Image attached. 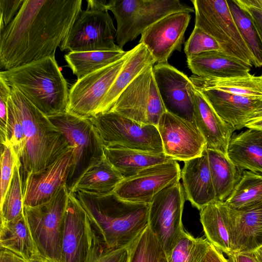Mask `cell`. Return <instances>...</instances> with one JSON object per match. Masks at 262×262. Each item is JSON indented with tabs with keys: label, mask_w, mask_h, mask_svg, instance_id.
Instances as JSON below:
<instances>
[{
	"label": "cell",
	"mask_w": 262,
	"mask_h": 262,
	"mask_svg": "<svg viewBox=\"0 0 262 262\" xmlns=\"http://www.w3.org/2000/svg\"><path fill=\"white\" fill-rule=\"evenodd\" d=\"M82 4L81 0H24L11 22L0 29V68L55 57Z\"/></svg>",
	"instance_id": "cell-1"
},
{
	"label": "cell",
	"mask_w": 262,
	"mask_h": 262,
	"mask_svg": "<svg viewBox=\"0 0 262 262\" xmlns=\"http://www.w3.org/2000/svg\"><path fill=\"white\" fill-rule=\"evenodd\" d=\"M72 193L85 210L105 250L128 247L148 226L149 204L127 201L114 192Z\"/></svg>",
	"instance_id": "cell-2"
},
{
	"label": "cell",
	"mask_w": 262,
	"mask_h": 262,
	"mask_svg": "<svg viewBox=\"0 0 262 262\" xmlns=\"http://www.w3.org/2000/svg\"><path fill=\"white\" fill-rule=\"evenodd\" d=\"M10 97L19 114L26 139V152L21 167L23 184L28 173L44 170L72 148L62 133L48 117L16 88Z\"/></svg>",
	"instance_id": "cell-3"
},
{
	"label": "cell",
	"mask_w": 262,
	"mask_h": 262,
	"mask_svg": "<svg viewBox=\"0 0 262 262\" xmlns=\"http://www.w3.org/2000/svg\"><path fill=\"white\" fill-rule=\"evenodd\" d=\"M0 76L47 116L67 111L69 90L55 57L2 71Z\"/></svg>",
	"instance_id": "cell-4"
},
{
	"label": "cell",
	"mask_w": 262,
	"mask_h": 262,
	"mask_svg": "<svg viewBox=\"0 0 262 262\" xmlns=\"http://www.w3.org/2000/svg\"><path fill=\"white\" fill-rule=\"evenodd\" d=\"M107 9L117 21L115 41L121 49L161 18L176 12H194L193 7L179 0H110Z\"/></svg>",
	"instance_id": "cell-5"
},
{
	"label": "cell",
	"mask_w": 262,
	"mask_h": 262,
	"mask_svg": "<svg viewBox=\"0 0 262 262\" xmlns=\"http://www.w3.org/2000/svg\"><path fill=\"white\" fill-rule=\"evenodd\" d=\"M70 192L62 186L48 202L34 207L24 206L30 233L40 254L60 262L65 214Z\"/></svg>",
	"instance_id": "cell-6"
},
{
	"label": "cell",
	"mask_w": 262,
	"mask_h": 262,
	"mask_svg": "<svg viewBox=\"0 0 262 262\" xmlns=\"http://www.w3.org/2000/svg\"><path fill=\"white\" fill-rule=\"evenodd\" d=\"M195 13L194 27L213 37L221 51L251 68L254 57L241 35L226 0H191Z\"/></svg>",
	"instance_id": "cell-7"
},
{
	"label": "cell",
	"mask_w": 262,
	"mask_h": 262,
	"mask_svg": "<svg viewBox=\"0 0 262 262\" xmlns=\"http://www.w3.org/2000/svg\"><path fill=\"white\" fill-rule=\"evenodd\" d=\"M73 149L66 186L70 192L82 174L104 156L102 142L91 120L64 112L47 116Z\"/></svg>",
	"instance_id": "cell-8"
},
{
	"label": "cell",
	"mask_w": 262,
	"mask_h": 262,
	"mask_svg": "<svg viewBox=\"0 0 262 262\" xmlns=\"http://www.w3.org/2000/svg\"><path fill=\"white\" fill-rule=\"evenodd\" d=\"M103 146L164 153L157 127L144 124L109 111L90 119Z\"/></svg>",
	"instance_id": "cell-9"
},
{
	"label": "cell",
	"mask_w": 262,
	"mask_h": 262,
	"mask_svg": "<svg viewBox=\"0 0 262 262\" xmlns=\"http://www.w3.org/2000/svg\"><path fill=\"white\" fill-rule=\"evenodd\" d=\"M107 9L81 10L59 46L61 51L120 50L115 43L116 29ZM123 50V49H122Z\"/></svg>",
	"instance_id": "cell-10"
},
{
	"label": "cell",
	"mask_w": 262,
	"mask_h": 262,
	"mask_svg": "<svg viewBox=\"0 0 262 262\" xmlns=\"http://www.w3.org/2000/svg\"><path fill=\"white\" fill-rule=\"evenodd\" d=\"M150 66L139 74L124 89L110 111L139 123L157 126L166 111Z\"/></svg>",
	"instance_id": "cell-11"
},
{
	"label": "cell",
	"mask_w": 262,
	"mask_h": 262,
	"mask_svg": "<svg viewBox=\"0 0 262 262\" xmlns=\"http://www.w3.org/2000/svg\"><path fill=\"white\" fill-rule=\"evenodd\" d=\"M104 249L85 210L70 193L66 210L60 262H93Z\"/></svg>",
	"instance_id": "cell-12"
},
{
	"label": "cell",
	"mask_w": 262,
	"mask_h": 262,
	"mask_svg": "<svg viewBox=\"0 0 262 262\" xmlns=\"http://www.w3.org/2000/svg\"><path fill=\"white\" fill-rule=\"evenodd\" d=\"M185 193L180 181L157 194L149 205L148 226L167 253L184 232Z\"/></svg>",
	"instance_id": "cell-13"
},
{
	"label": "cell",
	"mask_w": 262,
	"mask_h": 262,
	"mask_svg": "<svg viewBox=\"0 0 262 262\" xmlns=\"http://www.w3.org/2000/svg\"><path fill=\"white\" fill-rule=\"evenodd\" d=\"M130 53L131 50L115 63L77 80L69 90L67 112L88 119L97 115Z\"/></svg>",
	"instance_id": "cell-14"
},
{
	"label": "cell",
	"mask_w": 262,
	"mask_h": 262,
	"mask_svg": "<svg viewBox=\"0 0 262 262\" xmlns=\"http://www.w3.org/2000/svg\"><path fill=\"white\" fill-rule=\"evenodd\" d=\"M164 153L174 160L185 162L200 156L207 148L196 125L166 111L157 125Z\"/></svg>",
	"instance_id": "cell-15"
},
{
	"label": "cell",
	"mask_w": 262,
	"mask_h": 262,
	"mask_svg": "<svg viewBox=\"0 0 262 262\" xmlns=\"http://www.w3.org/2000/svg\"><path fill=\"white\" fill-rule=\"evenodd\" d=\"M181 170L174 160L142 170L124 179L114 193L131 202L149 204L153 198L168 186L180 181Z\"/></svg>",
	"instance_id": "cell-16"
},
{
	"label": "cell",
	"mask_w": 262,
	"mask_h": 262,
	"mask_svg": "<svg viewBox=\"0 0 262 262\" xmlns=\"http://www.w3.org/2000/svg\"><path fill=\"white\" fill-rule=\"evenodd\" d=\"M152 70L166 111L196 125L194 117L195 88L189 77L168 62L157 63Z\"/></svg>",
	"instance_id": "cell-17"
},
{
	"label": "cell",
	"mask_w": 262,
	"mask_h": 262,
	"mask_svg": "<svg viewBox=\"0 0 262 262\" xmlns=\"http://www.w3.org/2000/svg\"><path fill=\"white\" fill-rule=\"evenodd\" d=\"M191 18L186 12L170 14L145 30L139 43L146 47L157 63H167L174 51H181Z\"/></svg>",
	"instance_id": "cell-18"
},
{
	"label": "cell",
	"mask_w": 262,
	"mask_h": 262,
	"mask_svg": "<svg viewBox=\"0 0 262 262\" xmlns=\"http://www.w3.org/2000/svg\"><path fill=\"white\" fill-rule=\"evenodd\" d=\"M72 158L71 149L44 170L28 173L23 185L24 206L34 207L42 204L66 185Z\"/></svg>",
	"instance_id": "cell-19"
},
{
	"label": "cell",
	"mask_w": 262,
	"mask_h": 262,
	"mask_svg": "<svg viewBox=\"0 0 262 262\" xmlns=\"http://www.w3.org/2000/svg\"><path fill=\"white\" fill-rule=\"evenodd\" d=\"M181 178L186 199L198 209L216 200L207 148L200 156L184 162Z\"/></svg>",
	"instance_id": "cell-20"
},
{
	"label": "cell",
	"mask_w": 262,
	"mask_h": 262,
	"mask_svg": "<svg viewBox=\"0 0 262 262\" xmlns=\"http://www.w3.org/2000/svg\"><path fill=\"white\" fill-rule=\"evenodd\" d=\"M231 253L253 252L262 246V201L239 210L231 208Z\"/></svg>",
	"instance_id": "cell-21"
},
{
	"label": "cell",
	"mask_w": 262,
	"mask_h": 262,
	"mask_svg": "<svg viewBox=\"0 0 262 262\" xmlns=\"http://www.w3.org/2000/svg\"><path fill=\"white\" fill-rule=\"evenodd\" d=\"M194 117L196 125L206 140L207 148L227 155L229 141L235 130L219 116L195 89Z\"/></svg>",
	"instance_id": "cell-22"
},
{
	"label": "cell",
	"mask_w": 262,
	"mask_h": 262,
	"mask_svg": "<svg viewBox=\"0 0 262 262\" xmlns=\"http://www.w3.org/2000/svg\"><path fill=\"white\" fill-rule=\"evenodd\" d=\"M195 89L203 95L219 116L235 130L245 127L248 117L260 101L218 90Z\"/></svg>",
	"instance_id": "cell-23"
},
{
	"label": "cell",
	"mask_w": 262,
	"mask_h": 262,
	"mask_svg": "<svg viewBox=\"0 0 262 262\" xmlns=\"http://www.w3.org/2000/svg\"><path fill=\"white\" fill-rule=\"evenodd\" d=\"M200 222L208 241L225 254L232 251L231 208L216 200L200 210Z\"/></svg>",
	"instance_id": "cell-24"
},
{
	"label": "cell",
	"mask_w": 262,
	"mask_h": 262,
	"mask_svg": "<svg viewBox=\"0 0 262 262\" xmlns=\"http://www.w3.org/2000/svg\"><path fill=\"white\" fill-rule=\"evenodd\" d=\"M193 75L203 77L230 78L247 75L251 67L220 51H212L187 59Z\"/></svg>",
	"instance_id": "cell-25"
},
{
	"label": "cell",
	"mask_w": 262,
	"mask_h": 262,
	"mask_svg": "<svg viewBox=\"0 0 262 262\" xmlns=\"http://www.w3.org/2000/svg\"><path fill=\"white\" fill-rule=\"evenodd\" d=\"M227 155L241 170L262 173V130L248 128L232 135Z\"/></svg>",
	"instance_id": "cell-26"
},
{
	"label": "cell",
	"mask_w": 262,
	"mask_h": 262,
	"mask_svg": "<svg viewBox=\"0 0 262 262\" xmlns=\"http://www.w3.org/2000/svg\"><path fill=\"white\" fill-rule=\"evenodd\" d=\"M156 60L144 44L139 43L131 49L123 68L103 99L98 115L109 111L129 84L145 69L154 66Z\"/></svg>",
	"instance_id": "cell-27"
},
{
	"label": "cell",
	"mask_w": 262,
	"mask_h": 262,
	"mask_svg": "<svg viewBox=\"0 0 262 262\" xmlns=\"http://www.w3.org/2000/svg\"><path fill=\"white\" fill-rule=\"evenodd\" d=\"M123 179L120 173L104 156L82 174L70 193L80 191L100 195L109 194L114 192Z\"/></svg>",
	"instance_id": "cell-28"
},
{
	"label": "cell",
	"mask_w": 262,
	"mask_h": 262,
	"mask_svg": "<svg viewBox=\"0 0 262 262\" xmlns=\"http://www.w3.org/2000/svg\"><path fill=\"white\" fill-rule=\"evenodd\" d=\"M104 154L123 179L132 177L143 169L170 160L164 153H152L133 149L103 146Z\"/></svg>",
	"instance_id": "cell-29"
},
{
	"label": "cell",
	"mask_w": 262,
	"mask_h": 262,
	"mask_svg": "<svg viewBox=\"0 0 262 262\" xmlns=\"http://www.w3.org/2000/svg\"><path fill=\"white\" fill-rule=\"evenodd\" d=\"M195 89H215L255 100H262V74L230 78H211L192 75L189 77Z\"/></svg>",
	"instance_id": "cell-30"
},
{
	"label": "cell",
	"mask_w": 262,
	"mask_h": 262,
	"mask_svg": "<svg viewBox=\"0 0 262 262\" xmlns=\"http://www.w3.org/2000/svg\"><path fill=\"white\" fill-rule=\"evenodd\" d=\"M1 248L28 260L41 255L34 242L24 213L8 222H1Z\"/></svg>",
	"instance_id": "cell-31"
},
{
	"label": "cell",
	"mask_w": 262,
	"mask_h": 262,
	"mask_svg": "<svg viewBox=\"0 0 262 262\" xmlns=\"http://www.w3.org/2000/svg\"><path fill=\"white\" fill-rule=\"evenodd\" d=\"M207 152L216 199L225 201L240 179L243 171L234 165L227 155L207 148Z\"/></svg>",
	"instance_id": "cell-32"
},
{
	"label": "cell",
	"mask_w": 262,
	"mask_h": 262,
	"mask_svg": "<svg viewBox=\"0 0 262 262\" xmlns=\"http://www.w3.org/2000/svg\"><path fill=\"white\" fill-rule=\"evenodd\" d=\"M127 51L69 52L64 55L68 66L77 80L112 64L124 57Z\"/></svg>",
	"instance_id": "cell-33"
},
{
	"label": "cell",
	"mask_w": 262,
	"mask_h": 262,
	"mask_svg": "<svg viewBox=\"0 0 262 262\" xmlns=\"http://www.w3.org/2000/svg\"><path fill=\"white\" fill-rule=\"evenodd\" d=\"M262 201V173L244 170L240 179L225 202L239 210Z\"/></svg>",
	"instance_id": "cell-34"
},
{
	"label": "cell",
	"mask_w": 262,
	"mask_h": 262,
	"mask_svg": "<svg viewBox=\"0 0 262 262\" xmlns=\"http://www.w3.org/2000/svg\"><path fill=\"white\" fill-rule=\"evenodd\" d=\"M227 3L238 30L254 57L255 67H262V39L256 28L235 0Z\"/></svg>",
	"instance_id": "cell-35"
},
{
	"label": "cell",
	"mask_w": 262,
	"mask_h": 262,
	"mask_svg": "<svg viewBox=\"0 0 262 262\" xmlns=\"http://www.w3.org/2000/svg\"><path fill=\"white\" fill-rule=\"evenodd\" d=\"M128 262H168L162 245L148 226L128 246Z\"/></svg>",
	"instance_id": "cell-36"
},
{
	"label": "cell",
	"mask_w": 262,
	"mask_h": 262,
	"mask_svg": "<svg viewBox=\"0 0 262 262\" xmlns=\"http://www.w3.org/2000/svg\"><path fill=\"white\" fill-rule=\"evenodd\" d=\"M210 244L207 239L195 238L184 230L166 253L168 262H201Z\"/></svg>",
	"instance_id": "cell-37"
},
{
	"label": "cell",
	"mask_w": 262,
	"mask_h": 262,
	"mask_svg": "<svg viewBox=\"0 0 262 262\" xmlns=\"http://www.w3.org/2000/svg\"><path fill=\"white\" fill-rule=\"evenodd\" d=\"M24 212L23 180L21 164L15 167L13 178L3 203L0 205L1 222L11 221Z\"/></svg>",
	"instance_id": "cell-38"
},
{
	"label": "cell",
	"mask_w": 262,
	"mask_h": 262,
	"mask_svg": "<svg viewBox=\"0 0 262 262\" xmlns=\"http://www.w3.org/2000/svg\"><path fill=\"white\" fill-rule=\"evenodd\" d=\"M7 137L21 167L25 156L26 139L19 114L11 97L8 101Z\"/></svg>",
	"instance_id": "cell-39"
},
{
	"label": "cell",
	"mask_w": 262,
	"mask_h": 262,
	"mask_svg": "<svg viewBox=\"0 0 262 262\" xmlns=\"http://www.w3.org/2000/svg\"><path fill=\"white\" fill-rule=\"evenodd\" d=\"M1 144L0 205L3 203L10 186L15 167L17 163H20L9 141Z\"/></svg>",
	"instance_id": "cell-40"
},
{
	"label": "cell",
	"mask_w": 262,
	"mask_h": 262,
	"mask_svg": "<svg viewBox=\"0 0 262 262\" xmlns=\"http://www.w3.org/2000/svg\"><path fill=\"white\" fill-rule=\"evenodd\" d=\"M212 51H221L217 42L204 31L194 27L184 43V52L187 59L197 54Z\"/></svg>",
	"instance_id": "cell-41"
},
{
	"label": "cell",
	"mask_w": 262,
	"mask_h": 262,
	"mask_svg": "<svg viewBox=\"0 0 262 262\" xmlns=\"http://www.w3.org/2000/svg\"><path fill=\"white\" fill-rule=\"evenodd\" d=\"M11 88L0 76V130L1 142L8 141L7 137L8 101L10 97Z\"/></svg>",
	"instance_id": "cell-42"
},
{
	"label": "cell",
	"mask_w": 262,
	"mask_h": 262,
	"mask_svg": "<svg viewBox=\"0 0 262 262\" xmlns=\"http://www.w3.org/2000/svg\"><path fill=\"white\" fill-rule=\"evenodd\" d=\"M24 0H0V29L8 25L20 9Z\"/></svg>",
	"instance_id": "cell-43"
},
{
	"label": "cell",
	"mask_w": 262,
	"mask_h": 262,
	"mask_svg": "<svg viewBox=\"0 0 262 262\" xmlns=\"http://www.w3.org/2000/svg\"><path fill=\"white\" fill-rule=\"evenodd\" d=\"M128 247L113 250H103L93 262H128Z\"/></svg>",
	"instance_id": "cell-44"
},
{
	"label": "cell",
	"mask_w": 262,
	"mask_h": 262,
	"mask_svg": "<svg viewBox=\"0 0 262 262\" xmlns=\"http://www.w3.org/2000/svg\"><path fill=\"white\" fill-rule=\"evenodd\" d=\"M251 19L262 39V9L247 5L241 0H235Z\"/></svg>",
	"instance_id": "cell-45"
},
{
	"label": "cell",
	"mask_w": 262,
	"mask_h": 262,
	"mask_svg": "<svg viewBox=\"0 0 262 262\" xmlns=\"http://www.w3.org/2000/svg\"><path fill=\"white\" fill-rule=\"evenodd\" d=\"M262 130V100L259 103L248 117L245 127Z\"/></svg>",
	"instance_id": "cell-46"
},
{
	"label": "cell",
	"mask_w": 262,
	"mask_h": 262,
	"mask_svg": "<svg viewBox=\"0 0 262 262\" xmlns=\"http://www.w3.org/2000/svg\"><path fill=\"white\" fill-rule=\"evenodd\" d=\"M223 253L210 244L201 262H228Z\"/></svg>",
	"instance_id": "cell-47"
},
{
	"label": "cell",
	"mask_w": 262,
	"mask_h": 262,
	"mask_svg": "<svg viewBox=\"0 0 262 262\" xmlns=\"http://www.w3.org/2000/svg\"><path fill=\"white\" fill-rule=\"evenodd\" d=\"M228 262H258L253 252L226 254Z\"/></svg>",
	"instance_id": "cell-48"
},
{
	"label": "cell",
	"mask_w": 262,
	"mask_h": 262,
	"mask_svg": "<svg viewBox=\"0 0 262 262\" xmlns=\"http://www.w3.org/2000/svg\"><path fill=\"white\" fill-rule=\"evenodd\" d=\"M0 262H27V260L8 250L1 248Z\"/></svg>",
	"instance_id": "cell-49"
},
{
	"label": "cell",
	"mask_w": 262,
	"mask_h": 262,
	"mask_svg": "<svg viewBox=\"0 0 262 262\" xmlns=\"http://www.w3.org/2000/svg\"><path fill=\"white\" fill-rule=\"evenodd\" d=\"M241 1L247 5L262 9V0H241Z\"/></svg>",
	"instance_id": "cell-50"
},
{
	"label": "cell",
	"mask_w": 262,
	"mask_h": 262,
	"mask_svg": "<svg viewBox=\"0 0 262 262\" xmlns=\"http://www.w3.org/2000/svg\"><path fill=\"white\" fill-rule=\"evenodd\" d=\"M27 262H56L54 260L42 256L41 255L34 257L27 260Z\"/></svg>",
	"instance_id": "cell-51"
},
{
	"label": "cell",
	"mask_w": 262,
	"mask_h": 262,
	"mask_svg": "<svg viewBox=\"0 0 262 262\" xmlns=\"http://www.w3.org/2000/svg\"><path fill=\"white\" fill-rule=\"evenodd\" d=\"M253 253L258 262H262V246L254 251Z\"/></svg>",
	"instance_id": "cell-52"
}]
</instances>
